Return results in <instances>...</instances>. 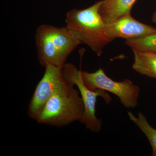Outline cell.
Masks as SVG:
<instances>
[{
	"mask_svg": "<svg viewBox=\"0 0 156 156\" xmlns=\"http://www.w3.org/2000/svg\"><path fill=\"white\" fill-rule=\"evenodd\" d=\"M102 1L86 9H73L67 12L66 27L71 34L81 44L87 45L98 56L106 45L111 42L106 34L105 25L99 13Z\"/></svg>",
	"mask_w": 156,
	"mask_h": 156,
	"instance_id": "1",
	"label": "cell"
},
{
	"mask_svg": "<svg viewBox=\"0 0 156 156\" xmlns=\"http://www.w3.org/2000/svg\"><path fill=\"white\" fill-rule=\"evenodd\" d=\"M38 59L42 66H55L62 69L66 59L81 42L71 34L66 27L44 24L35 35Z\"/></svg>",
	"mask_w": 156,
	"mask_h": 156,
	"instance_id": "2",
	"label": "cell"
},
{
	"mask_svg": "<svg viewBox=\"0 0 156 156\" xmlns=\"http://www.w3.org/2000/svg\"><path fill=\"white\" fill-rule=\"evenodd\" d=\"M79 92L67 82L48 99L36 121L39 124L58 127L80 121L84 106Z\"/></svg>",
	"mask_w": 156,
	"mask_h": 156,
	"instance_id": "3",
	"label": "cell"
},
{
	"mask_svg": "<svg viewBox=\"0 0 156 156\" xmlns=\"http://www.w3.org/2000/svg\"><path fill=\"white\" fill-rule=\"evenodd\" d=\"M62 71L67 82L78 87L83 99L84 112L80 121L81 122L92 132H99L102 128V122L95 115L97 97L101 96L107 103L111 102L112 98L103 90L93 91L89 89L84 83L81 70H79L73 63H66L62 68Z\"/></svg>",
	"mask_w": 156,
	"mask_h": 156,
	"instance_id": "4",
	"label": "cell"
},
{
	"mask_svg": "<svg viewBox=\"0 0 156 156\" xmlns=\"http://www.w3.org/2000/svg\"><path fill=\"white\" fill-rule=\"evenodd\" d=\"M81 75L89 89L93 91L101 89L110 92L119 98L126 108L137 106L140 88L130 80L126 79L121 82L115 81L108 77L101 69L92 73L81 71Z\"/></svg>",
	"mask_w": 156,
	"mask_h": 156,
	"instance_id": "5",
	"label": "cell"
},
{
	"mask_svg": "<svg viewBox=\"0 0 156 156\" xmlns=\"http://www.w3.org/2000/svg\"><path fill=\"white\" fill-rule=\"evenodd\" d=\"M41 80L37 85L28 107L29 116L36 120L48 99L57 89L67 83L62 69L48 65Z\"/></svg>",
	"mask_w": 156,
	"mask_h": 156,
	"instance_id": "6",
	"label": "cell"
},
{
	"mask_svg": "<svg viewBox=\"0 0 156 156\" xmlns=\"http://www.w3.org/2000/svg\"><path fill=\"white\" fill-rule=\"evenodd\" d=\"M105 25L107 35L111 41L116 38L130 40L156 34V28L137 21L131 14L105 23Z\"/></svg>",
	"mask_w": 156,
	"mask_h": 156,
	"instance_id": "7",
	"label": "cell"
},
{
	"mask_svg": "<svg viewBox=\"0 0 156 156\" xmlns=\"http://www.w3.org/2000/svg\"><path fill=\"white\" fill-rule=\"evenodd\" d=\"M136 0H102L99 12L105 23H109L120 17L131 14Z\"/></svg>",
	"mask_w": 156,
	"mask_h": 156,
	"instance_id": "8",
	"label": "cell"
},
{
	"mask_svg": "<svg viewBox=\"0 0 156 156\" xmlns=\"http://www.w3.org/2000/svg\"><path fill=\"white\" fill-rule=\"evenodd\" d=\"M132 50L133 69L143 75L156 79V53Z\"/></svg>",
	"mask_w": 156,
	"mask_h": 156,
	"instance_id": "9",
	"label": "cell"
},
{
	"mask_svg": "<svg viewBox=\"0 0 156 156\" xmlns=\"http://www.w3.org/2000/svg\"><path fill=\"white\" fill-rule=\"evenodd\" d=\"M128 115L130 119L146 136L152 147L153 153H156V129L150 126L141 112H140L137 117L131 112H128Z\"/></svg>",
	"mask_w": 156,
	"mask_h": 156,
	"instance_id": "10",
	"label": "cell"
},
{
	"mask_svg": "<svg viewBox=\"0 0 156 156\" xmlns=\"http://www.w3.org/2000/svg\"><path fill=\"white\" fill-rule=\"evenodd\" d=\"M126 44L132 50L156 53V34L144 37L127 40Z\"/></svg>",
	"mask_w": 156,
	"mask_h": 156,
	"instance_id": "11",
	"label": "cell"
},
{
	"mask_svg": "<svg viewBox=\"0 0 156 156\" xmlns=\"http://www.w3.org/2000/svg\"><path fill=\"white\" fill-rule=\"evenodd\" d=\"M152 21L154 23H156V11L153 14L152 17Z\"/></svg>",
	"mask_w": 156,
	"mask_h": 156,
	"instance_id": "12",
	"label": "cell"
},
{
	"mask_svg": "<svg viewBox=\"0 0 156 156\" xmlns=\"http://www.w3.org/2000/svg\"><path fill=\"white\" fill-rule=\"evenodd\" d=\"M152 155L156 156V153H152Z\"/></svg>",
	"mask_w": 156,
	"mask_h": 156,
	"instance_id": "13",
	"label": "cell"
}]
</instances>
